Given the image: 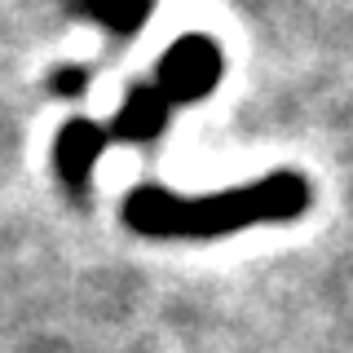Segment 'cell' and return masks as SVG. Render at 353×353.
I'll use <instances>...</instances> for the list:
<instances>
[{"label":"cell","instance_id":"obj_5","mask_svg":"<svg viewBox=\"0 0 353 353\" xmlns=\"http://www.w3.org/2000/svg\"><path fill=\"white\" fill-rule=\"evenodd\" d=\"M58 5L115 36V44H128L154 14V0H58Z\"/></svg>","mask_w":353,"mask_h":353},{"label":"cell","instance_id":"obj_6","mask_svg":"<svg viewBox=\"0 0 353 353\" xmlns=\"http://www.w3.org/2000/svg\"><path fill=\"white\" fill-rule=\"evenodd\" d=\"M88 84H93V66H88V62L53 66V71H49V93H53V97H66V102L84 97V93H88Z\"/></svg>","mask_w":353,"mask_h":353},{"label":"cell","instance_id":"obj_1","mask_svg":"<svg viewBox=\"0 0 353 353\" xmlns=\"http://www.w3.org/2000/svg\"><path fill=\"white\" fill-rule=\"evenodd\" d=\"M314 208V185L301 168H274L252 185L216 194H172L163 185H137L124 194V225L141 239H225L252 225H287Z\"/></svg>","mask_w":353,"mask_h":353},{"label":"cell","instance_id":"obj_4","mask_svg":"<svg viewBox=\"0 0 353 353\" xmlns=\"http://www.w3.org/2000/svg\"><path fill=\"white\" fill-rule=\"evenodd\" d=\"M172 115H176V106L168 102V97H163L150 80H137L124 93L119 110L110 115L106 141L110 146H150V141L163 137V128H168Z\"/></svg>","mask_w":353,"mask_h":353},{"label":"cell","instance_id":"obj_3","mask_svg":"<svg viewBox=\"0 0 353 353\" xmlns=\"http://www.w3.org/2000/svg\"><path fill=\"white\" fill-rule=\"evenodd\" d=\"M106 146H110L106 124H97V119H88V115H75L58 128V137H53V176H58L66 199H75V203L88 199L93 168L106 154Z\"/></svg>","mask_w":353,"mask_h":353},{"label":"cell","instance_id":"obj_2","mask_svg":"<svg viewBox=\"0 0 353 353\" xmlns=\"http://www.w3.org/2000/svg\"><path fill=\"white\" fill-rule=\"evenodd\" d=\"M221 75H225V53H221V44L208 36V31H185V36H176L168 49L159 53L150 84L181 110V106L203 102L208 93H216Z\"/></svg>","mask_w":353,"mask_h":353}]
</instances>
